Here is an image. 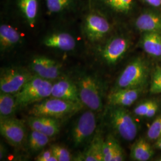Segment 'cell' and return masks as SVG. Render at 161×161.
<instances>
[{
    "label": "cell",
    "instance_id": "25",
    "mask_svg": "<svg viewBox=\"0 0 161 161\" xmlns=\"http://www.w3.org/2000/svg\"><path fill=\"white\" fill-rule=\"evenodd\" d=\"M50 137L35 130L30 131L26 139V144L32 152H38L44 149L50 142Z\"/></svg>",
    "mask_w": 161,
    "mask_h": 161
},
{
    "label": "cell",
    "instance_id": "18",
    "mask_svg": "<svg viewBox=\"0 0 161 161\" xmlns=\"http://www.w3.org/2000/svg\"><path fill=\"white\" fill-rule=\"evenodd\" d=\"M143 89V87L113 90L108 97L109 103L114 106H130L137 101Z\"/></svg>",
    "mask_w": 161,
    "mask_h": 161
},
{
    "label": "cell",
    "instance_id": "30",
    "mask_svg": "<svg viewBox=\"0 0 161 161\" xmlns=\"http://www.w3.org/2000/svg\"><path fill=\"white\" fill-rule=\"evenodd\" d=\"M155 102L154 100H147L143 102L138 104L134 109V114L138 116L145 117L147 114L148 110L152 105Z\"/></svg>",
    "mask_w": 161,
    "mask_h": 161
},
{
    "label": "cell",
    "instance_id": "35",
    "mask_svg": "<svg viewBox=\"0 0 161 161\" xmlns=\"http://www.w3.org/2000/svg\"><path fill=\"white\" fill-rule=\"evenodd\" d=\"M7 154V150H6V147L4 145L1 143V147H0V159L1 160H3L4 159Z\"/></svg>",
    "mask_w": 161,
    "mask_h": 161
},
{
    "label": "cell",
    "instance_id": "4",
    "mask_svg": "<svg viewBox=\"0 0 161 161\" xmlns=\"http://www.w3.org/2000/svg\"><path fill=\"white\" fill-rule=\"evenodd\" d=\"M149 75V64L143 56L132 59L115 82L114 90L144 87Z\"/></svg>",
    "mask_w": 161,
    "mask_h": 161
},
{
    "label": "cell",
    "instance_id": "8",
    "mask_svg": "<svg viewBox=\"0 0 161 161\" xmlns=\"http://www.w3.org/2000/svg\"><path fill=\"white\" fill-rule=\"evenodd\" d=\"M97 122L94 112L88 109L76 119L71 130L70 137L75 147L89 143L97 131Z\"/></svg>",
    "mask_w": 161,
    "mask_h": 161
},
{
    "label": "cell",
    "instance_id": "33",
    "mask_svg": "<svg viewBox=\"0 0 161 161\" xmlns=\"http://www.w3.org/2000/svg\"><path fill=\"white\" fill-rule=\"evenodd\" d=\"M144 7L161 9V0H138Z\"/></svg>",
    "mask_w": 161,
    "mask_h": 161
},
{
    "label": "cell",
    "instance_id": "27",
    "mask_svg": "<svg viewBox=\"0 0 161 161\" xmlns=\"http://www.w3.org/2000/svg\"><path fill=\"white\" fill-rule=\"evenodd\" d=\"M147 137L152 142H156L161 138V115L158 116L150 125L147 132Z\"/></svg>",
    "mask_w": 161,
    "mask_h": 161
},
{
    "label": "cell",
    "instance_id": "31",
    "mask_svg": "<svg viewBox=\"0 0 161 161\" xmlns=\"http://www.w3.org/2000/svg\"><path fill=\"white\" fill-rule=\"evenodd\" d=\"M36 161H58L57 158L54 155L52 148L43 149L35 158Z\"/></svg>",
    "mask_w": 161,
    "mask_h": 161
},
{
    "label": "cell",
    "instance_id": "7",
    "mask_svg": "<svg viewBox=\"0 0 161 161\" xmlns=\"http://www.w3.org/2000/svg\"><path fill=\"white\" fill-rule=\"evenodd\" d=\"M109 118L111 127L120 137L131 142L137 137L138 125L124 107L112 106L110 110Z\"/></svg>",
    "mask_w": 161,
    "mask_h": 161
},
{
    "label": "cell",
    "instance_id": "3",
    "mask_svg": "<svg viewBox=\"0 0 161 161\" xmlns=\"http://www.w3.org/2000/svg\"><path fill=\"white\" fill-rule=\"evenodd\" d=\"M118 26L94 9L86 14L82 22V31L86 40L98 46L106 40Z\"/></svg>",
    "mask_w": 161,
    "mask_h": 161
},
{
    "label": "cell",
    "instance_id": "29",
    "mask_svg": "<svg viewBox=\"0 0 161 161\" xmlns=\"http://www.w3.org/2000/svg\"><path fill=\"white\" fill-rule=\"evenodd\" d=\"M54 155L58 161H72V156L68 150L60 145H53L51 147Z\"/></svg>",
    "mask_w": 161,
    "mask_h": 161
},
{
    "label": "cell",
    "instance_id": "36",
    "mask_svg": "<svg viewBox=\"0 0 161 161\" xmlns=\"http://www.w3.org/2000/svg\"><path fill=\"white\" fill-rule=\"evenodd\" d=\"M155 147L158 149L161 150V137L156 141Z\"/></svg>",
    "mask_w": 161,
    "mask_h": 161
},
{
    "label": "cell",
    "instance_id": "24",
    "mask_svg": "<svg viewBox=\"0 0 161 161\" xmlns=\"http://www.w3.org/2000/svg\"><path fill=\"white\" fill-rule=\"evenodd\" d=\"M15 94L1 92L0 93V118L13 116L17 108Z\"/></svg>",
    "mask_w": 161,
    "mask_h": 161
},
{
    "label": "cell",
    "instance_id": "2",
    "mask_svg": "<svg viewBox=\"0 0 161 161\" xmlns=\"http://www.w3.org/2000/svg\"><path fill=\"white\" fill-rule=\"evenodd\" d=\"M94 10L117 26H129L143 8L138 0H92Z\"/></svg>",
    "mask_w": 161,
    "mask_h": 161
},
{
    "label": "cell",
    "instance_id": "34",
    "mask_svg": "<svg viewBox=\"0 0 161 161\" xmlns=\"http://www.w3.org/2000/svg\"><path fill=\"white\" fill-rule=\"evenodd\" d=\"M158 108H159L158 104L156 101H155V102L152 105V106L150 108L149 110H148V112H147V114L146 115L145 117L148 118L153 117L156 115V114L157 113V112L158 110Z\"/></svg>",
    "mask_w": 161,
    "mask_h": 161
},
{
    "label": "cell",
    "instance_id": "5",
    "mask_svg": "<svg viewBox=\"0 0 161 161\" xmlns=\"http://www.w3.org/2000/svg\"><path fill=\"white\" fill-rule=\"evenodd\" d=\"M84 105L58 98H47L35 103L29 109L31 116H42L60 118L74 115L82 109Z\"/></svg>",
    "mask_w": 161,
    "mask_h": 161
},
{
    "label": "cell",
    "instance_id": "14",
    "mask_svg": "<svg viewBox=\"0 0 161 161\" xmlns=\"http://www.w3.org/2000/svg\"><path fill=\"white\" fill-rule=\"evenodd\" d=\"M44 46L63 52L73 51L76 46L75 38L69 33L63 31L54 32L46 35L42 40Z\"/></svg>",
    "mask_w": 161,
    "mask_h": 161
},
{
    "label": "cell",
    "instance_id": "13",
    "mask_svg": "<svg viewBox=\"0 0 161 161\" xmlns=\"http://www.w3.org/2000/svg\"><path fill=\"white\" fill-rule=\"evenodd\" d=\"M31 69L35 75L48 80H56L62 75L61 64L46 56L34 58L31 63Z\"/></svg>",
    "mask_w": 161,
    "mask_h": 161
},
{
    "label": "cell",
    "instance_id": "15",
    "mask_svg": "<svg viewBox=\"0 0 161 161\" xmlns=\"http://www.w3.org/2000/svg\"><path fill=\"white\" fill-rule=\"evenodd\" d=\"M27 124L31 130L43 133L50 137L56 136L60 130V124L56 118L31 116L27 119Z\"/></svg>",
    "mask_w": 161,
    "mask_h": 161
},
{
    "label": "cell",
    "instance_id": "26",
    "mask_svg": "<svg viewBox=\"0 0 161 161\" xmlns=\"http://www.w3.org/2000/svg\"><path fill=\"white\" fill-rule=\"evenodd\" d=\"M116 139L114 136L109 135L103 143V161H113L115 150V143Z\"/></svg>",
    "mask_w": 161,
    "mask_h": 161
},
{
    "label": "cell",
    "instance_id": "37",
    "mask_svg": "<svg viewBox=\"0 0 161 161\" xmlns=\"http://www.w3.org/2000/svg\"><path fill=\"white\" fill-rule=\"evenodd\" d=\"M158 161H161V156L159 157V159H158Z\"/></svg>",
    "mask_w": 161,
    "mask_h": 161
},
{
    "label": "cell",
    "instance_id": "19",
    "mask_svg": "<svg viewBox=\"0 0 161 161\" xmlns=\"http://www.w3.org/2000/svg\"><path fill=\"white\" fill-rule=\"evenodd\" d=\"M22 38L19 32L12 25L1 23L0 26V49L6 52L16 47L22 42Z\"/></svg>",
    "mask_w": 161,
    "mask_h": 161
},
{
    "label": "cell",
    "instance_id": "16",
    "mask_svg": "<svg viewBox=\"0 0 161 161\" xmlns=\"http://www.w3.org/2000/svg\"><path fill=\"white\" fill-rule=\"evenodd\" d=\"M137 46L150 58L161 60V32L139 35Z\"/></svg>",
    "mask_w": 161,
    "mask_h": 161
},
{
    "label": "cell",
    "instance_id": "22",
    "mask_svg": "<svg viewBox=\"0 0 161 161\" xmlns=\"http://www.w3.org/2000/svg\"><path fill=\"white\" fill-rule=\"evenodd\" d=\"M154 155L149 143L143 137L137 139L131 149L130 157L133 161H147Z\"/></svg>",
    "mask_w": 161,
    "mask_h": 161
},
{
    "label": "cell",
    "instance_id": "32",
    "mask_svg": "<svg viewBox=\"0 0 161 161\" xmlns=\"http://www.w3.org/2000/svg\"><path fill=\"white\" fill-rule=\"evenodd\" d=\"M124 159H125V155L124 153V150L121 147V145L118 143V142L116 140L113 161H124Z\"/></svg>",
    "mask_w": 161,
    "mask_h": 161
},
{
    "label": "cell",
    "instance_id": "1",
    "mask_svg": "<svg viewBox=\"0 0 161 161\" xmlns=\"http://www.w3.org/2000/svg\"><path fill=\"white\" fill-rule=\"evenodd\" d=\"M134 31L129 26H118L114 32L98 47L100 60L108 66H114L126 56L134 44Z\"/></svg>",
    "mask_w": 161,
    "mask_h": 161
},
{
    "label": "cell",
    "instance_id": "28",
    "mask_svg": "<svg viewBox=\"0 0 161 161\" xmlns=\"http://www.w3.org/2000/svg\"><path fill=\"white\" fill-rule=\"evenodd\" d=\"M150 92L152 94L161 93V67L156 66L152 75Z\"/></svg>",
    "mask_w": 161,
    "mask_h": 161
},
{
    "label": "cell",
    "instance_id": "12",
    "mask_svg": "<svg viewBox=\"0 0 161 161\" xmlns=\"http://www.w3.org/2000/svg\"><path fill=\"white\" fill-rule=\"evenodd\" d=\"M0 132L7 142L15 147L26 142L28 135L23 121L12 117L0 118Z\"/></svg>",
    "mask_w": 161,
    "mask_h": 161
},
{
    "label": "cell",
    "instance_id": "6",
    "mask_svg": "<svg viewBox=\"0 0 161 161\" xmlns=\"http://www.w3.org/2000/svg\"><path fill=\"white\" fill-rule=\"evenodd\" d=\"M52 80L34 75L15 94L18 108L42 101L52 96Z\"/></svg>",
    "mask_w": 161,
    "mask_h": 161
},
{
    "label": "cell",
    "instance_id": "17",
    "mask_svg": "<svg viewBox=\"0 0 161 161\" xmlns=\"http://www.w3.org/2000/svg\"><path fill=\"white\" fill-rule=\"evenodd\" d=\"M51 97L82 104L76 84L69 80H59L53 84Z\"/></svg>",
    "mask_w": 161,
    "mask_h": 161
},
{
    "label": "cell",
    "instance_id": "20",
    "mask_svg": "<svg viewBox=\"0 0 161 161\" xmlns=\"http://www.w3.org/2000/svg\"><path fill=\"white\" fill-rule=\"evenodd\" d=\"M103 140L100 134L96 131L86 151L80 158L82 159L81 161H103L102 150Z\"/></svg>",
    "mask_w": 161,
    "mask_h": 161
},
{
    "label": "cell",
    "instance_id": "23",
    "mask_svg": "<svg viewBox=\"0 0 161 161\" xmlns=\"http://www.w3.org/2000/svg\"><path fill=\"white\" fill-rule=\"evenodd\" d=\"M78 0H45L47 12L50 15L64 14L74 10Z\"/></svg>",
    "mask_w": 161,
    "mask_h": 161
},
{
    "label": "cell",
    "instance_id": "10",
    "mask_svg": "<svg viewBox=\"0 0 161 161\" xmlns=\"http://www.w3.org/2000/svg\"><path fill=\"white\" fill-rule=\"evenodd\" d=\"M129 26L138 35L144 32H161V9L143 7Z\"/></svg>",
    "mask_w": 161,
    "mask_h": 161
},
{
    "label": "cell",
    "instance_id": "9",
    "mask_svg": "<svg viewBox=\"0 0 161 161\" xmlns=\"http://www.w3.org/2000/svg\"><path fill=\"white\" fill-rule=\"evenodd\" d=\"M76 85L82 104L93 112H100L103 108L101 88L92 76L83 75Z\"/></svg>",
    "mask_w": 161,
    "mask_h": 161
},
{
    "label": "cell",
    "instance_id": "21",
    "mask_svg": "<svg viewBox=\"0 0 161 161\" xmlns=\"http://www.w3.org/2000/svg\"><path fill=\"white\" fill-rule=\"evenodd\" d=\"M17 5L26 22L30 27H34L38 15V1L17 0Z\"/></svg>",
    "mask_w": 161,
    "mask_h": 161
},
{
    "label": "cell",
    "instance_id": "11",
    "mask_svg": "<svg viewBox=\"0 0 161 161\" xmlns=\"http://www.w3.org/2000/svg\"><path fill=\"white\" fill-rule=\"evenodd\" d=\"M33 76L29 70L22 68L3 69L0 76V91L16 94Z\"/></svg>",
    "mask_w": 161,
    "mask_h": 161
}]
</instances>
